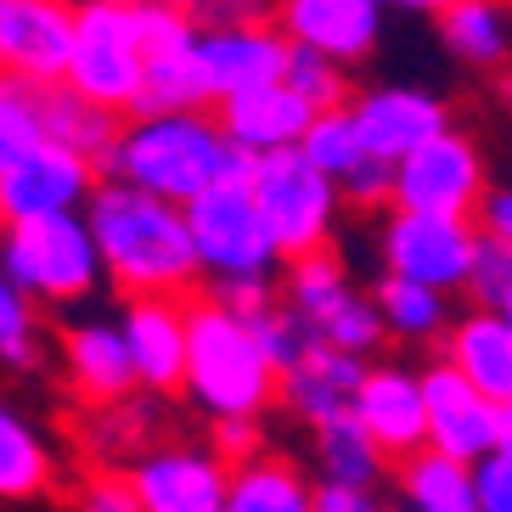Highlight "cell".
I'll use <instances>...</instances> for the list:
<instances>
[{"label": "cell", "instance_id": "obj_16", "mask_svg": "<svg viewBox=\"0 0 512 512\" xmlns=\"http://www.w3.org/2000/svg\"><path fill=\"white\" fill-rule=\"evenodd\" d=\"M197 57H203L214 107H220L226 96H237V91H254V85H276V79H287L293 40L282 34L276 17H265V23H231V29H203L197 34Z\"/></svg>", "mask_w": 512, "mask_h": 512}, {"label": "cell", "instance_id": "obj_27", "mask_svg": "<svg viewBox=\"0 0 512 512\" xmlns=\"http://www.w3.org/2000/svg\"><path fill=\"white\" fill-rule=\"evenodd\" d=\"M394 496L411 512H479V484H473V462L422 445L417 456L394 462Z\"/></svg>", "mask_w": 512, "mask_h": 512}, {"label": "cell", "instance_id": "obj_25", "mask_svg": "<svg viewBox=\"0 0 512 512\" xmlns=\"http://www.w3.org/2000/svg\"><path fill=\"white\" fill-rule=\"evenodd\" d=\"M310 467H316V479L366 484V490H383L394 479V456L366 434V422L355 411L310 428Z\"/></svg>", "mask_w": 512, "mask_h": 512}, {"label": "cell", "instance_id": "obj_31", "mask_svg": "<svg viewBox=\"0 0 512 512\" xmlns=\"http://www.w3.org/2000/svg\"><path fill=\"white\" fill-rule=\"evenodd\" d=\"M169 107H214L197 40L181 51H158L147 62V102H141V113H169Z\"/></svg>", "mask_w": 512, "mask_h": 512}, {"label": "cell", "instance_id": "obj_26", "mask_svg": "<svg viewBox=\"0 0 512 512\" xmlns=\"http://www.w3.org/2000/svg\"><path fill=\"white\" fill-rule=\"evenodd\" d=\"M57 484V451L34 428L29 411H17L0 394V501H40Z\"/></svg>", "mask_w": 512, "mask_h": 512}, {"label": "cell", "instance_id": "obj_20", "mask_svg": "<svg viewBox=\"0 0 512 512\" xmlns=\"http://www.w3.org/2000/svg\"><path fill=\"white\" fill-rule=\"evenodd\" d=\"M366 366H372V355H355V349H338V344H321L316 338V344L282 372V411L293 422H304V428L349 417Z\"/></svg>", "mask_w": 512, "mask_h": 512}, {"label": "cell", "instance_id": "obj_14", "mask_svg": "<svg viewBox=\"0 0 512 512\" xmlns=\"http://www.w3.org/2000/svg\"><path fill=\"white\" fill-rule=\"evenodd\" d=\"M57 361H62V377H68V389H74V400L85 411L119 406V400L141 394L130 338H124L119 321H107V316L68 321L57 338Z\"/></svg>", "mask_w": 512, "mask_h": 512}, {"label": "cell", "instance_id": "obj_47", "mask_svg": "<svg viewBox=\"0 0 512 512\" xmlns=\"http://www.w3.org/2000/svg\"><path fill=\"white\" fill-rule=\"evenodd\" d=\"M377 512H411V507H406V501H383Z\"/></svg>", "mask_w": 512, "mask_h": 512}, {"label": "cell", "instance_id": "obj_28", "mask_svg": "<svg viewBox=\"0 0 512 512\" xmlns=\"http://www.w3.org/2000/svg\"><path fill=\"white\" fill-rule=\"evenodd\" d=\"M439 40L467 68H507L512 62V6L507 0H456L439 12Z\"/></svg>", "mask_w": 512, "mask_h": 512}, {"label": "cell", "instance_id": "obj_19", "mask_svg": "<svg viewBox=\"0 0 512 512\" xmlns=\"http://www.w3.org/2000/svg\"><path fill=\"white\" fill-rule=\"evenodd\" d=\"M355 417L366 422V434L406 462L428 445V400H422V372L400 361H372L355 394Z\"/></svg>", "mask_w": 512, "mask_h": 512}, {"label": "cell", "instance_id": "obj_24", "mask_svg": "<svg viewBox=\"0 0 512 512\" xmlns=\"http://www.w3.org/2000/svg\"><path fill=\"white\" fill-rule=\"evenodd\" d=\"M226 512H316V467L287 451H259L231 467Z\"/></svg>", "mask_w": 512, "mask_h": 512}, {"label": "cell", "instance_id": "obj_17", "mask_svg": "<svg viewBox=\"0 0 512 512\" xmlns=\"http://www.w3.org/2000/svg\"><path fill=\"white\" fill-rule=\"evenodd\" d=\"M349 107H355V124H361L366 147L377 158H389V164L411 158L422 141H434L451 130L445 96L422 91V85H366V91H355Z\"/></svg>", "mask_w": 512, "mask_h": 512}, {"label": "cell", "instance_id": "obj_34", "mask_svg": "<svg viewBox=\"0 0 512 512\" xmlns=\"http://www.w3.org/2000/svg\"><path fill=\"white\" fill-rule=\"evenodd\" d=\"M304 152H310V164H321L338 186H344L349 175L372 158L361 124H355V107H327V113H316L310 136H304Z\"/></svg>", "mask_w": 512, "mask_h": 512}, {"label": "cell", "instance_id": "obj_23", "mask_svg": "<svg viewBox=\"0 0 512 512\" xmlns=\"http://www.w3.org/2000/svg\"><path fill=\"white\" fill-rule=\"evenodd\" d=\"M372 299H377V316H383L389 338L406 349H439L445 332H451V321H456V310H462L456 293L411 282V276H394V271H383L372 282Z\"/></svg>", "mask_w": 512, "mask_h": 512}, {"label": "cell", "instance_id": "obj_39", "mask_svg": "<svg viewBox=\"0 0 512 512\" xmlns=\"http://www.w3.org/2000/svg\"><path fill=\"white\" fill-rule=\"evenodd\" d=\"M209 445L226 456L231 467L265 451V417H214L209 422Z\"/></svg>", "mask_w": 512, "mask_h": 512}, {"label": "cell", "instance_id": "obj_10", "mask_svg": "<svg viewBox=\"0 0 512 512\" xmlns=\"http://www.w3.org/2000/svg\"><path fill=\"white\" fill-rule=\"evenodd\" d=\"M130 484L141 496V512H226L231 462L214 445L169 439L130 462Z\"/></svg>", "mask_w": 512, "mask_h": 512}, {"label": "cell", "instance_id": "obj_4", "mask_svg": "<svg viewBox=\"0 0 512 512\" xmlns=\"http://www.w3.org/2000/svg\"><path fill=\"white\" fill-rule=\"evenodd\" d=\"M186 220H192L197 265H203V293H220L231 304H254L276 293L282 254H276V237L248 181L209 186L197 203H186Z\"/></svg>", "mask_w": 512, "mask_h": 512}, {"label": "cell", "instance_id": "obj_9", "mask_svg": "<svg viewBox=\"0 0 512 512\" xmlns=\"http://www.w3.org/2000/svg\"><path fill=\"white\" fill-rule=\"evenodd\" d=\"M484 197H490V169L484 152L467 130H445V136L422 141L411 158L394 164V203L389 209H422V214H467L479 220Z\"/></svg>", "mask_w": 512, "mask_h": 512}, {"label": "cell", "instance_id": "obj_3", "mask_svg": "<svg viewBox=\"0 0 512 512\" xmlns=\"http://www.w3.org/2000/svg\"><path fill=\"white\" fill-rule=\"evenodd\" d=\"M181 400L203 417H271L282 406V366L248 310L220 293H192V349H186Z\"/></svg>", "mask_w": 512, "mask_h": 512}, {"label": "cell", "instance_id": "obj_30", "mask_svg": "<svg viewBox=\"0 0 512 512\" xmlns=\"http://www.w3.org/2000/svg\"><path fill=\"white\" fill-rule=\"evenodd\" d=\"M276 287H282V299L293 304L304 321H310V332H321L349 299H355V293H361V287L349 282L338 248H321V254L287 259L282 276H276Z\"/></svg>", "mask_w": 512, "mask_h": 512}, {"label": "cell", "instance_id": "obj_21", "mask_svg": "<svg viewBox=\"0 0 512 512\" xmlns=\"http://www.w3.org/2000/svg\"><path fill=\"white\" fill-rule=\"evenodd\" d=\"M226 136L237 141L248 158H265V152H287V147H304L310 124H316V107L304 102L287 79L276 85H254V91H237L214 107Z\"/></svg>", "mask_w": 512, "mask_h": 512}, {"label": "cell", "instance_id": "obj_12", "mask_svg": "<svg viewBox=\"0 0 512 512\" xmlns=\"http://www.w3.org/2000/svg\"><path fill=\"white\" fill-rule=\"evenodd\" d=\"M96 186H102V169L91 158L46 141L0 169V226L40 220V214H74L91 203Z\"/></svg>", "mask_w": 512, "mask_h": 512}, {"label": "cell", "instance_id": "obj_36", "mask_svg": "<svg viewBox=\"0 0 512 512\" xmlns=\"http://www.w3.org/2000/svg\"><path fill=\"white\" fill-rule=\"evenodd\" d=\"M467 304H484V310H501L512 327V248L507 242L484 237V259L473 271V287H467Z\"/></svg>", "mask_w": 512, "mask_h": 512}, {"label": "cell", "instance_id": "obj_33", "mask_svg": "<svg viewBox=\"0 0 512 512\" xmlns=\"http://www.w3.org/2000/svg\"><path fill=\"white\" fill-rule=\"evenodd\" d=\"M40 91L34 79L0 74V169L17 164L23 152L46 147V113H40Z\"/></svg>", "mask_w": 512, "mask_h": 512}, {"label": "cell", "instance_id": "obj_38", "mask_svg": "<svg viewBox=\"0 0 512 512\" xmlns=\"http://www.w3.org/2000/svg\"><path fill=\"white\" fill-rule=\"evenodd\" d=\"M344 197H349V209H361V214L389 209V203H394V164L372 152V158H366V164L344 181Z\"/></svg>", "mask_w": 512, "mask_h": 512}, {"label": "cell", "instance_id": "obj_11", "mask_svg": "<svg viewBox=\"0 0 512 512\" xmlns=\"http://www.w3.org/2000/svg\"><path fill=\"white\" fill-rule=\"evenodd\" d=\"M79 40V0H0V74L62 85Z\"/></svg>", "mask_w": 512, "mask_h": 512}, {"label": "cell", "instance_id": "obj_32", "mask_svg": "<svg viewBox=\"0 0 512 512\" xmlns=\"http://www.w3.org/2000/svg\"><path fill=\"white\" fill-rule=\"evenodd\" d=\"M0 366H12V372H40L46 366L40 304L6 276V265H0Z\"/></svg>", "mask_w": 512, "mask_h": 512}, {"label": "cell", "instance_id": "obj_2", "mask_svg": "<svg viewBox=\"0 0 512 512\" xmlns=\"http://www.w3.org/2000/svg\"><path fill=\"white\" fill-rule=\"evenodd\" d=\"M254 158L226 136L214 107H169V113H130L107 152L102 175L158 192L169 203H197L220 181H248Z\"/></svg>", "mask_w": 512, "mask_h": 512}, {"label": "cell", "instance_id": "obj_1", "mask_svg": "<svg viewBox=\"0 0 512 512\" xmlns=\"http://www.w3.org/2000/svg\"><path fill=\"white\" fill-rule=\"evenodd\" d=\"M85 220H91L96 248H102L107 287L119 299H147V293L192 299L203 287L186 203H169L158 192H141L130 181L102 175V186L85 203Z\"/></svg>", "mask_w": 512, "mask_h": 512}, {"label": "cell", "instance_id": "obj_22", "mask_svg": "<svg viewBox=\"0 0 512 512\" xmlns=\"http://www.w3.org/2000/svg\"><path fill=\"white\" fill-rule=\"evenodd\" d=\"M434 355L451 361L467 383H479L490 400H501V406L512 400V327L501 310H484V304L456 310L451 332H445V344Z\"/></svg>", "mask_w": 512, "mask_h": 512}, {"label": "cell", "instance_id": "obj_6", "mask_svg": "<svg viewBox=\"0 0 512 512\" xmlns=\"http://www.w3.org/2000/svg\"><path fill=\"white\" fill-rule=\"evenodd\" d=\"M248 192H254L265 226H271L282 265L287 259H304V254H321V248L338 242L349 197H344V186L332 181L327 169L310 164V152L304 147L254 158V169H248Z\"/></svg>", "mask_w": 512, "mask_h": 512}, {"label": "cell", "instance_id": "obj_41", "mask_svg": "<svg viewBox=\"0 0 512 512\" xmlns=\"http://www.w3.org/2000/svg\"><path fill=\"white\" fill-rule=\"evenodd\" d=\"M473 484H479V512H512V451H490L473 462Z\"/></svg>", "mask_w": 512, "mask_h": 512}, {"label": "cell", "instance_id": "obj_40", "mask_svg": "<svg viewBox=\"0 0 512 512\" xmlns=\"http://www.w3.org/2000/svg\"><path fill=\"white\" fill-rule=\"evenodd\" d=\"M197 29H231V23H265L276 17V0H181Z\"/></svg>", "mask_w": 512, "mask_h": 512}, {"label": "cell", "instance_id": "obj_8", "mask_svg": "<svg viewBox=\"0 0 512 512\" xmlns=\"http://www.w3.org/2000/svg\"><path fill=\"white\" fill-rule=\"evenodd\" d=\"M484 259V226L467 214H422V209H389L377 226V265L411 282L445 287L467 299L473 271Z\"/></svg>", "mask_w": 512, "mask_h": 512}, {"label": "cell", "instance_id": "obj_18", "mask_svg": "<svg viewBox=\"0 0 512 512\" xmlns=\"http://www.w3.org/2000/svg\"><path fill=\"white\" fill-rule=\"evenodd\" d=\"M276 23L293 46L321 51V57L366 62L383 40V6L377 0H276Z\"/></svg>", "mask_w": 512, "mask_h": 512}, {"label": "cell", "instance_id": "obj_45", "mask_svg": "<svg viewBox=\"0 0 512 512\" xmlns=\"http://www.w3.org/2000/svg\"><path fill=\"white\" fill-rule=\"evenodd\" d=\"M501 451H512V400L501 406Z\"/></svg>", "mask_w": 512, "mask_h": 512}, {"label": "cell", "instance_id": "obj_13", "mask_svg": "<svg viewBox=\"0 0 512 512\" xmlns=\"http://www.w3.org/2000/svg\"><path fill=\"white\" fill-rule=\"evenodd\" d=\"M422 400H428V445L456 462H484L490 451H501V400L467 383L451 361L422 366Z\"/></svg>", "mask_w": 512, "mask_h": 512}, {"label": "cell", "instance_id": "obj_29", "mask_svg": "<svg viewBox=\"0 0 512 512\" xmlns=\"http://www.w3.org/2000/svg\"><path fill=\"white\" fill-rule=\"evenodd\" d=\"M40 113H46V141L79 152V158H91L96 169L107 164V152H113V141H119V130H124V119L113 107L79 96L74 85H46V91H40Z\"/></svg>", "mask_w": 512, "mask_h": 512}, {"label": "cell", "instance_id": "obj_15", "mask_svg": "<svg viewBox=\"0 0 512 512\" xmlns=\"http://www.w3.org/2000/svg\"><path fill=\"white\" fill-rule=\"evenodd\" d=\"M119 327L136 355L141 394H181L186 383V349H192V299L175 293H147V299H124Z\"/></svg>", "mask_w": 512, "mask_h": 512}, {"label": "cell", "instance_id": "obj_46", "mask_svg": "<svg viewBox=\"0 0 512 512\" xmlns=\"http://www.w3.org/2000/svg\"><path fill=\"white\" fill-rule=\"evenodd\" d=\"M496 96H501V107L512 113V74H501V85H496Z\"/></svg>", "mask_w": 512, "mask_h": 512}, {"label": "cell", "instance_id": "obj_44", "mask_svg": "<svg viewBox=\"0 0 512 512\" xmlns=\"http://www.w3.org/2000/svg\"><path fill=\"white\" fill-rule=\"evenodd\" d=\"M383 12H417V17H439L445 6H456V0H377Z\"/></svg>", "mask_w": 512, "mask_h": 512}, {"label": "cell", "instance_id": "obj_35", "mask_svg": "<svg viewBox=\"0 0 512 512\" xmlns=\"http://www.w3.org/2000/svg\"><path fill=\"white\" fill-rule=\"evenodd\" d=\"M287 85L304 96V102L316 107V113H327V107H349L355 102V91H349V68L344 62L321 57V51H304L293 46V62H287Z\"/></svg>", "mask_w": 512, "mask_h": 512}, {"label": "cell", "instance_id": "obj_5", "mask_svg": "<svg viewBox=\"0 0 512 512\" xmlns=\"http://www.w3.org/2000/svg\"><path fill=\"white\" fill-rule=\"evenodd\" d=\"M0 265L40 310H74L107 282L102 248H96L85 209L0 226Z\"/></svg>", "mask_w": 512, "mask_h": 512}, {"label": "cell", "instance_id": "obj_43", "mask_svg": "<svg viewBox=\"0 0 512 512\" xmlns=\"http://www.w3.org/2000/svg\"><path fill=\"white\" fill-rule=\"evenodd\" d=\"M479 226L490 242H507L512 248V186H490V197H484V209H479Z\"/></svg>", "mask_w": 512, "mask_h": 512}, {"label": "cell", "instance_id": "obj_7", "mask_svg": "<svg viewBox=\"0 0 512 512\" xmlns=\"http://www.w3.org/2000/svg\"><path fill=\"white\" fill-rule=\"evenodd\" d=\"M147 62L152 51L141 0H79V40L62 85H74L79 96L130 119L147 102Z\"/></svg>", "mask_w": 512, "mask_h": 512}, {"label": "cell", "instance_id": "obj_42", "mask_svg": "<svg viewBox=\"0 0 512 512\" xmlns=\"http://www.w3.org/2000/svg\"><path fill=\"white\" fill-rule=\"evenodd\" d=\"M377 490L366 484H338V479H316V512H377Z\"/></svg>", "mask_w": 512, "mask_h": 512}, {"label": "cell", "instance_id": "obj_37", "mask_svg": "<svg viewBox=\"0 0 512 512\" xmlns=\"http://www.w3.org/2000/svg\"><path fill=\"white\" fill-rule=\"evenodd\" d=\"M74 512H141V496L130 484V467H91L74 490Z\"/></svg>", "mask_w": 512, "mask_h": 512}]
</instances>
